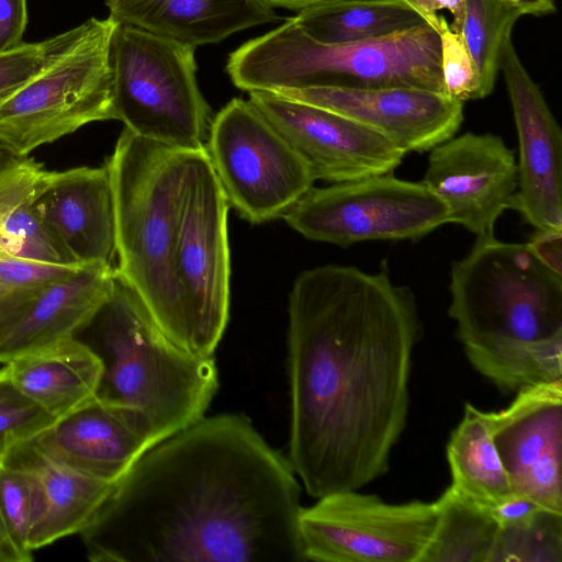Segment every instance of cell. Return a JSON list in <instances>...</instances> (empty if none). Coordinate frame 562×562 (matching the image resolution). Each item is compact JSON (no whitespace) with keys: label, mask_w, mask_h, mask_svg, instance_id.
<instances>
[{"label":"cell","mask_w":562,"mask_h":562,"mask_svg":"<svg viewBox=\"0 0 562 562\" xmlns=\"http://www.w3.org/2000/svg\"><path fill=\"white\" fill-rule=\"evenodd\" d=\"M115 267L82 266L0 303V363L49 348L87 328L109 300Z\"/></svg>","instance_id":"obj_16"},{"label":"cell","mask_w":562,"mask_h":562,"mask_svg":"<svg viewBox=\"0 0 562 562\" xmlns=\"http://www.w3.org/2000/svg\"><path fill=\"white\" fill-rule=\"evenodd\" d=\"M413 293L385 271L325 265L289 297V461L308 495L359 490L389 470L408 416L422 334Z\"/></svg>","instance_id":"obj_1"},{"label":"cell","mask_w":562,"mask_h":562,"mask_svg":"<svg viewBox=\"0 0 562 562\" xmlns=\"http://www.w3.org/2000/svg\"><path fill=\"white\" fill-rule=\"evenodd\" d=\"M521 15L507 0H464L461 34L479 76L480 99L493 91L504 43Z\"/></svg>","instance_id":"obj_28"},{"label":"cell","mask_w":562,"mask_h":562,"mask_svg":"<svg viewBox=\"0 0 562 562\" xmlns=\"http://www.w3.org/2000/svg\"><path fill=\"white\" fill-rule=\"evenodd\" d=\"M228 209L206 148L189 151L173 271L195 355H214L229 318Z\"/></svg>","instance_id":"obj_9"},{"label":"cell","mask_w":562,"mask_h":562,"mask_svg":"<svg viewBox=\"0 0 562 562\" xmlns=\"http://www.w3.org/2000/svg\"><path fill=\"white\" fill-rule=\"evenodd\" d=\"M195 48L117 22L110 49L116 120L148 140L204 149L212 117L196 80Z\"/></svg>","instance_id":"obj_8"},{"label":"cell","mask_w":562,"mask_h":562,"mask_svg":"<svg viewBox=\"0 0 562 562\" xmlns=\"http://www.w3.org/2000/svg\"><path fill=\"white\" fill-rule=\"evenodd\" d=\"M52 459L90 477L117 483L155 446L144 417L97 396L30 439Z\"/></svg>","instance_id":"obj_19"},{"label":"cell","mask_w":562,"mask_h":562,"mask_svg":"<svg viewBox=\"0 0 562 562\" xmlns=\"http://www.w3.org/2000/svg\"><path fill=\"white\" fill-rule=\"evenodd\" d=\"M188 154L124 127L104 164L114 195L115 270L140 296L164 334L187 351L173 255Z\"/></svg>","instance_id":"obj_5"},{"label":"cell","mask_w":562,"mask_h":562,"mask_svg":"<svg viewBox=\"0 0 562 562\" xmlns=\"http://www.w3.org/2000/svg\"><path fill=\"white\" fill-rule=\"evenodd\" d=\"M34 206L76 265L113 267L116 257L115 206L105 165L48 170Z\"/></svg>","instance_id":"obj_20"},{"label":"cell","mask_w":562,"mask_h":562,"mask_svg":"<svg viewBox=\"0 0 562 562\" xmlns=\"http://www.w3.org/2000/svg\"><path fill=\"white\" fill-rule=\"evenodd\" d=\"M54 420L52 415L14 385L3 364L0 369V452L32 439Z\"/></svg>","instance_id":"obj_31"},{"label":"cell","mask_w":562,"mask_h":562,"mask_svg":"<svg viewBox=\"0 0 562 562\" xmlns=\"http://www.w3.org/2000/svg\"><path fill=\"white\" fill-rule=\"evenodd\" d=\"M205 148L229 206L251 224L282 217L313 188L305 161L249 100L216 113Z\"/></svg>","instance_id":"obj_10"},{"label":"cell","mask_w":562,"mask_h":562,"mask_svg":"<svg viewBox=\"0 0 562 562\" xmlns=\"http://www.w3.org/2000/svg\"><path fill=\"white\" fill-rule=\"evenodd\" d=\"M437 520L420 562H492L499 525L451 485L435 501Z\"/></svg>","instance_id":"obj_27"},{"label":"cell","mask_w":562,"mask_h":562,"mask_svg":"<svg viewBox=\"0 0 562 562\" xmlns=\"http://www.w3.org/2000/svg\"><path fill=\"white\" fill-rule=\"evenodd\" d=\"M449 291L469 362L499 391L562 380V274L527 243L476 238L452 265Z\"/></svg>","instance_id":"obj_3"},{"label":"cell","mask_w":562,"mask_h":562,"mask_svg":"<svg viewBox=\"0 0 562 562\" xmlns=\"http://www.w3.org/2000/svg\"><path fill=\"white\" fill-rule=\"evenodd\" d=\"M0 562H27L14 547L0 520Z\"/></svg>","instance_id":"obj_40"},{"label":"cell","mask_w":562,"mask_h":562,"mask_svg":"<svg viewBox=\"0 0 562 562\" xmlns=\"http://www.w3.org/2000/svg\"><path fill=\"white\" fill-rule=\"evenodd\" d=\"M437 520L435 502H384L358 490L301 507L297 532L305 561L420 562Z\"/></svg>","instance_id":"obj_12"},{"label":"cell","mask_w":562,"mask_h":562,"mask_svg":"<svg viewBox=\"0 0 562 562\" xmlns=\"http://www.w3.org/2000/svg\"><path fill=\"white\" fill-rule=\"evenodd\" d=\"M46 41L20 43L0 52V103L27 82L42 67Z\"/></svg>","instance_id":"obj_33"},{"label":"cell","mask_w":562,"mask_h":562,"mask_svg":"<svg viewBox=\"0 0 562 562\" xmlns=\"http://www.w3.org/2000/svg\"><path fill=\"white\" fill-rule=\"evenodd\" d=\"M527 244L541 262L562 274V231L536 229Z\"/></svg>","instance_id":"obj_37"},{"label":"cell","mask_w":562,"mask_h":562,"mask_svg":"<svg viewBox=\"0 0 562 562\" xmlns=\"http://www.w3.org/2000/svg\"><path fill=\"white\" fill-rule=\"evenodd\" d=\"M82 266H63L18 257L0 258V303L23 288L74 272Z\"/></svg>","instance_id":"obj_34"},{"label":"cell","mask_w":562,"mask_h":562,"mask_svg":"<svg viewBox=\"0 0 562 562\" xmlns=\"http://www.w3.org/2000/svg\"><path fill=\"white\" fill-rule=\"evenodd\" d=\"M5 257H14L11 252L10 244L3 234V232L0 229V258Z\"/></svg>","instance_id":"obj_42"},{"label":"cell","mask_w":562,"mask_h":562,"mask_svg":"<svg viewBox=\"0 0 562 562\" xmlns=\"http://www.w3.org/2000/svg\"><path fill=\"white\" fill-rule=\"evenodd\" d=\"M91 324L103 361L98 398L137 411L155 445L204 417L218 389L214 355H195L170 340L116 270L112 293Z\"/></svg>","instance_id":"obj_4"},{"label":"cell","mask_w":562,"mask_h":562,"mask_svg":"<svg viewBox=\"0 0 562 562\" xmlns=\"http://www.w3.org/2000/svg\"><path fill=\"white\" fill-rule=\"evenodd\" d=\"M274 93L353 120L405 154L431 150L454 136L463 121L462 102L423 89L330 86Z\"/></svg>","instance_id":"obj_18"},{"label":"cell","mask_w":562,"mask_h":562,"mask_svg":"<svg viewBox=\"0 0 562 562\" xmlns=\"http://www.w3.org/2000/svg\"><path fill=\"white\" fill-rule=\"evenodd\" d=\"M301 486L238 414L203 417L158 442L117 482L88 532L98 560L300 562Z\"/></svg>","instance_id":"obj_2"},{"label":"cell","mask_w":562,"mask_h":562,"mask_svg":"<svg viewBox=\"0 0 562 562\" xmlns=\"http://www.w3.org/2000/svg\"><path fill=\"white\" fill-rule=\"evenodd\" d=\"M116 21L90 18L46 40L41 69L0 103V146L26 157L86 124L116 120L111 40Z\"/></svg>","instance_id":"obj_7"},{"label":"cell","mask_w":562,"mask_h":562,"mask_svg":"<svg viewBox=\"0 0 562 562\" xmlns=\"http://www.w3.org/2000/svg\"><path fill=\"white\" fill-rule=\"evenodd\" d=\"M282 218L307 239L339 246L414 240L449 223L446 206L423 182L391 172L311 188Z\"/></svg>","instance_id":"obj_11"},{"label":"cell","mask_w":562,"mask_h":562,"mask_svg":"<svg viewBox=\"0 0 562 562\" xmlns=\"http://www.w3.org/2000/svg\"><path fill=\"white\" fill-rule=\"evenodd\" d=\"M116 22L194 47L279 20L262 0H105Z\"/></svg>","instance_id":"obj_22"},{"label":"cell","mask_w":562,"mask_h":562,"mask_svg":"<svg viewBox=\"0 0 562 562\" xmlns=\"http://www.w3.org/2000/svg\"><path fill=\"white\" fill-rule=\"evenodd\" d=\"M270 8H284L297 13L336 0H262Z\"/></svg>","instance_id":"obj_41"},{"label":"cell","mask_w":562,"mask_h":562,"mask_svg":"<svg viewBox=\"0 0 562 562\" xmlns=\"http://www.w3.org/2000/svg\"><path fill=\"white\" fill-rule=\"evenodd\" d=\"M541 508L529 498L514 494L488 510L499 526H506L522 522Z\"/></svg>","instance_id":"obj_38"},{"label":"cell","mask_w":562,"mask_h":562,"mask_svg":"<svg viewBox=\"0 0 562 562\" xmlns=\"http://www.w3.org/2000/svg\"><path fill=\"white\" fill-rule=\"evenodd\" d=\"M43 515L36 479L0 453V520L14 547L32 560L30 542Z\"/></svg>","instance_id":"obj_29"},{"label":"cell","mask_w":562,"mask_h":562,"mask_svg":"<svg viewBox=\"0 0 562 562\" xmlns=\"http://www.w3.org/2000/svg\"><path fill=\"white\" fill-rule=\"evenodd\" d=\"M422 182L443 203L449 223L490 237L497 218L513 209L517 161L501 136L469 132L430 150Z\"/></svg>","instance_id":"obj_14"},{"label":"cell","mask_w":562,"mask_h":562,"mask_svg":"<svg viewBox=\"0 0 562 562\" xmlns=\"http://www.w3.org/2000/svg\"><path fill=\"white\" fill-rule=\"evenodd\" d=\"M436 33L446 94L462 103L480 99L479 76L462 34L452 31L447 21L439 24Z\"/></svg>","instance_id":"obj_32"},{"label":"cell","mask_w":562,"mask_h":562,"mask_svg":"<svg viewBox=\"0 0 562 562\" xmlns=\"http://www.w3.org/2000/svg\"><path fill=\"white\" fill-rule=\"evenodd\" d=\"M518 7L524 14L547 15L555 12V0H507Z\"/></svg>","instance_id":"obj_39"},{"label":"cell","mask_w":562,"mask_h":562,"mask_svg":"<svg viewBox=\"0 0 562 562\" xmlns=\"http://www.w3.org/2000/svg\"><path fill=\"white\" fill-rule=\"evenodd\" d=\"M48 170L29 156L0 171V229L14 257L76 266L36 213L35 198Z\"/></svg>","instance_id":"obj_24"},{"label":"cell","mask_w":562,"mask_h":562,"mask_svg":"<svg viewBox=\"0 0 562 562\" xmlns=\"http://www.w3.org/2000/svg\"><path fill=\"white\" fill-rule=\"evenodd\" d=\"M504 76L518 137V187L513 209L540 231H562V131L512 37L504 43Z\"/></svg>","instance_id":"obj_15"},{"label":"cell","mask_w":562,"mask_h":562,"mask_svg":"<svg viewBox=\"0 0 562 562\" xmlns=\"http://www.w3.org/2000/svg\"><path fill=\"white\" fill-rule=\"evenodd\" d=\"M488 413L514 493L562 513V380L525 387L506 408Z\"/></svg>","instance_id":"obj_17"},{"label":"cell","mask_w":562,"mask_h":562,"mask_svg":"<svg viewBox=\"0 0 562 562\" xmlns=\"http://www.w3.org/2000/svg\"><path fill=\"white\" fill-rule=\"evenodd\" d=\"M26 23V0H0V52L22 43Z\"/></svg>","instance_id":"obj_36"},{"label":"cell","mask_w":562,"mask_h":562,"mask_svg":"<svg viewBox=\"0 0 562 562\" xmlns=\"http://www.w3.org/2000/svg\"><path fill=\"white\" fill-rule=\"evenodd\" d=\"M492 562H562V513L541 508L522 522L499 526Z\"/></svg>","instance_id":"obj_30"},{"label":"cell","mask_w":562,"mask_h":562,"mask_svg":"<svg viewBox=\"0 0 562 562\" xmlns=\"http://www.w3.org/2000/svg\"><path fill=\"white\" fill-rule=\"evenodd\" d=\"M409 5L435 31L442 21L461 33L464 16V0H402Z\"/></svg>","instance_id":"obj_35"},{"label":"cell","mask_w":562,"mask_h":562,"mask_svg":"<svg viewBox=\"0 0 562 562\" xmlns=\"http://www.w3.org/2000/svg\"><path fill=\"white\" fill-rule=\"evenodd\" d=\"M14 385L55 419L95 397L103 361L76 337L4 363Z\"/></svg>","instance_id":"obj_23"},{"label":"cell","mask_w":562,"mask_h":562,"mask_svg":"<svg viewBox=\"0 0 562 562\" xmlns=\"http://www.w3.org/2000/svg\"><path fill=\"white\" fill-rule=\"evenodd\" d=\"M15 157L0 146V171L8 167Z\"/></svg>","instance_id":"obj_43"},{"label":"cell","mask_w":562,"mask_h":562,"mask_svg":"<svg viewBox=\"0 0 562 562\" xmlns=\"http://www.w3.org/2000/svg\"><path fill=\"white\" fill-rule=\"evenodd\" d=\"M0 453L29 471L41 487L43 515L31 538L32 551L67 536L90 532L117 484L90 477L52 459L30 439Z\"/></svg>","instance_id":"obj_21"},{"label":"cell","mask_w":562,"mask_h":562,"mask_svg":"<svg viewBox=\"0 0 562 562\" xmlns=\"http://www.w3.org/2000/svg\"><path fill=\"white\" fill-rule=\"evenodd\" d=\"M292 19L310 37L325 44L381 38L426 24L402 0H336Z\"/></svg>","instance_id":"obj_26"},{"label":"cell","mask_w":562,"mask_h":562,"mask_svg":"<svg viewBox=\"0 0 562 562\" xmlns=\"http://www.w3.org/2000/svg\"><path fill=\"white\" fill-rule=\"evenodd\" d=\"M226 70L232 82L247 92L335 86L446 94L439 36L428 24L381 38L325 44L290 18L231 53Z\"/></svg>","instance_id":"obj_6"},{"label":"cell","mask_w":562,"mask_h":562,"mask_svg":"<svg viewBox=\"0 0 562 562\" xmlns=\"http://www.w3.org/2000/svg\"><path fill=\"white\" fill-rule=\"evenodd\" d=\"M446 452L451 486L469 499L491 509L515 494L493 441L488 412L467 403Z\"/></svg>","instance_id":"obj_25"},{"label":"cell","mask_w":562,"mask_h":562,"mask_svg":"<svg viewBox=\"0 0 562 562\" xmlns=\"http://www.w3.org/2000/svg\"><path fill=\"white\" fill-rule=\"evenodd\" d=\"M248 93L315 180L338 183L389 173L406 155L376 132L333 111L274 92Z\"/></svg>","instance_id":"obj_13"}]
</instances>
